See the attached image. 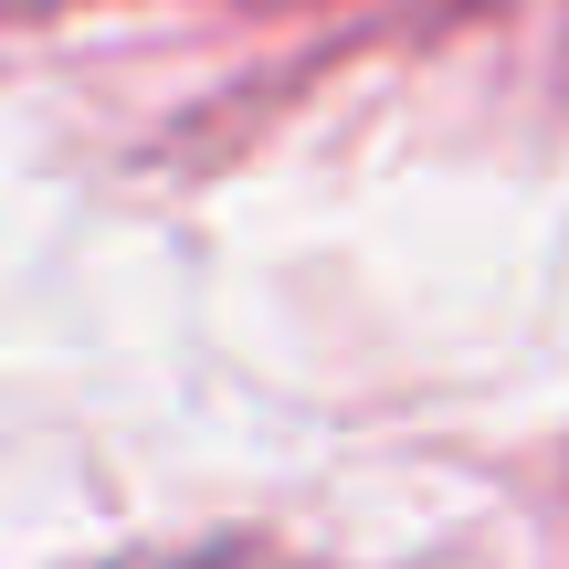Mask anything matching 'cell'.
<instances>
[{
    "instance_id": "6da1fadb",
    "label": "cell",
    "mask_w": 569,
    "mask_h": 569,
    "mask_svg": "<svg viewBox=\"0 0 569 569\" xmlns=\"http://www.w3.org/2000/svg\"><path fill=\"white\" fill-rule=\"evenodd\" d=\"M117 569H253V559H117Z\"/></svg>"
}]
</instances>
